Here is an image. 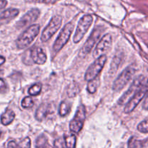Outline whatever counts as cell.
<instances>
[{
    "mask_svg": "<svg viewBox=\"0 0 148 148\" xmlns=\"http://www.w3.org/2000/svg\"><path fill=\"white\" fill-rule=\"evenodd\" d=\"M40 31V25L38 24L30 25L20 36L16 41V45L19 49H24L30 46L35 40Z\"/></svg>",
    "mask_w": 148,
    "mask_h": 148,
    "instance_id": "1",
    "label": "cell"
},
{
    "mask_svg": "<svg viewBox=\"0 0 148 148\" xmlns=\"http://www.w3.org/2000/svg\"><path fill=\"white\" fill-rule=\"evenodd\" d=\"M107 61L106 55L104 54L99 56L95 59V62L88 67L85 75V79L86 81H90L97 77L100 72L104 67L106 62Z\"/></svg>",
    "mask_w": 148,
    "mask_h": 148,
    "instance_id": "2",
    "label": "cell"
},
{
    "mask_svg": "<svg viewBox=\"0 0 148 148\" xmlns=\"http://www.w3.org/2000/svg\"><path fill=\"white\" fill-rule=\"evenodd\" d=\"M73 29L74 23H72V22L67 23L64 27V28L62 29V31L60 32L59 35L58 36L56 41L53 43V51L57 53V52H59L66 45V43H67L69 38H70L72 31H73Z\"/></svg>",
    "mask_w": 148,
    "mask_h": 148,
    "instance_id": "3",
    "label": "cell"
},
{
    "mask_svg": "<svg viewBox=\"0 0 148 148\" xmlns=\"http://www.w3.org/2000/svg\"><path fill=\"white\" fill-rule=\"evenodd\" d=\"M92 20H93V18H92L90 14L84 15L79 20L77 25V27L76 31H75V34L73 38V41L75 43H79L83 38V37L86 34L87 32L88 31L90 27L92 25Z\"/></svg>",
    "mask_w": 148,
    "mask_h": 148,
    "instance_id": "4",
    "label": "cell"
},
{
    "mask_svg": "<svg viewBox=\"0 0 148 148\" xmlns=\"http://www.w3.org/2000/svg\"><path fill=\"white\" fill-rule=\"evenodd\" d=\"M103 30L104 29L102 27H95L94 28V30L91 33V35L90 36V37L88 38L87 41L85 42V44L83 45L82 49L79 51V56L80 57H85L86 55H88L90 53V51L92 50V49L95 46L96 42L100 38L101 33H103Z\"/></svg>",
    "mask_w": 148,
    "mask_h": 148,
    "instance_id": "5",
    "label": "cell"
},
{
    "mask_svg": "<svg viewBox=\"0 0 148 148\" xmlns=\"http://www.w3.org/2000/svg\"><path fill=\"white\" fill-rule=\"evenodd\" d=\"M62 23V18L59 15H56L51 18L42 33L40 40L42 42H46L51 38L56 31L60 28Z\"/></svg>",
    "mask_w": 148,
    "mask_h": 148,
    "instance_id": "6",
    "label": "cell"
},
{
    "mask_svg": "<svg viewBox=\"0 0 148 148\" xmlns=\"http://www.w3.org/2000/svg\"><path fill=\"white\" fill-rule=\"evenodd\" d=\"M136 69L132 66H128L124 69L116 79L115 82L113 84V90L116 92L121 90L131 80L132 77L134 75Z\"/></svg>",
    "mask_w": 148,
    "mask_h": 148,
    "instance_id": "7",
    "label": "cell"
},
{
    "mask_svg": "<svg viewBox=\"0 0 148 148\" xmlns=\"http://www.w3.org/2000/svg\"><path fill=\"white\" fill-rule=\"evenodd\" d=\"M147 84V78L144 77L143 75H140V76L137 77L135 78L133 83L132 84L131 87L128 89V90L121 96L119 101V105H124V104L127 103L129 101V100L134 95V94L141 88L143 85H146Z\"/></svg>",
    "mask_w": 148,
    "mask_h": 148,
    "instance_id": "8",
    "label": "cell"
},
{
    "mask_svg": "<svg viewBox=\"0 0 148 148\" xmlns=\"http://www.w3.org/2000/svg\"><path fill=\"white\" fill-rule=\"evenodd\" d=\"M147 92V85H143L134 94L132 97L129 100L128 102L127 103L125 108H124V113L126 114H130L132 111H134V108L137 107V106L141 102L142 100L146 96Z\"/></svg>",
    "mask_w": 148,
    "mask_h": 148,
    "instance_id": "9",
    "label": "cell"
},
{
    "mask_svg": "<svg viewBox=\"0 0 148 148\" xmlns=\"http://www.w3.org/2000/svg\"><path fill=\"white\" fill-rule=\"evenodd\" d=\"M85 119V108L83 105L78 107L77 112L69 123V129L72 133H79L84 126Z\"/></svg>",
    "mask_w": 148,
    "mask_h": 148,
    "instance_id": "10",
    "label": "cell"
},
{
    "mask_svg": "<svg viewBox=\"0 0 148 148\" xmlns=\"http://www.w3.org/2000/svg\"><path fill=\"white\" fill-rule=\"evenodd\" d=\"M111 44L112 37L110 34H106L97 44L93 52V57L97 59L99 56L105 54L106 52L108 51L111 47Z\"/></svg>",
    "mask_w": 148,
    "mask_h": 148,
    "instance_id": "11",
    "label": "cell"
},
{
    "mask_svg": "<svg viewBox=\"0 0 148 148\" xmlns=\"http://www.w3.org/2000/svg\"><path fill=\"white\" fill-rule=\"evenodd\" d=\"M40 15V11L38 9H33L27 12L18 22H17L16 27L17 28H23L30 25V23H33L38 18Z\"/></svg>",
    "mask_w": 148,
    "mask_h": 148,
    "instance_id": "12",
    "label": "cell"
},
{
    "mask_svg": "<svg viewBox=\"0 0 148 148\" xmlns=\"http://www.w3.org/2000/svg\"><path fill=\"white\" fill-rule=\"evenodd\" d=\"M53 109L51 104L43 103L39 106L38 108L36 110L35 117H36V120L39 121H42L44 119L46 118L48 115L53 113Z\"/></svg>",
    "mask_w": 148,
    "mask_h": 148,
    "instance_id": "13",
    "label": "cell"
},
{
    "mask_svg": "<svg viewBox=\"0 0 148 148\" xmlns=\"http://www.w3.org/2000/svg\"><path fill=\"white\" fill-rule=\"evenodd\" d=\"M31 59L35 64H43L47 60V56L44 51L40 47H35L32 49Z\"/></svg>",
    "mask_w": 148,
    "mask_h": 148,
    "instance_id": "14",
    "label": "cell"
},
{
    "mask_svg": "<svg viewBox=\"0 0 148 148\" xmlns=\"http://www.w3.org/2000/svg\"><path fill=\"white\" fill-rule=\"evenodd\" d=\"M19 14V10L17 9H8L0 13V20L1 21H10Z\"/></svg>",
    "mask_w": 148,
    "mask_h": 148,
    "instance_id": "15",
    "label": "cell"
},
{
    "mask_svg": "<svg viewBox=\"0 0 148 148\" xmlns=\"http://www.w3.org/2000/svg\"><path fill=\"white\" fill-rule=\"evenodd\" d=\"M15 118V114L11 109L7 108L1 116V122L3 125L7 126L11 124Z\"/></svg>",
    "mask_w": 148,
    "mask_h": 148,
    "instance_id": "16",
    "label": "cell"
},
{
    "mask_svg": "<svg viewBox=\"0 0 148 148\" xmlns=\"http://www.w3.org/2000/svg\"><path fill=\"white\" fill-rule=\"evenodd\" d=\"M8 148H30L31 141L29 137H25L20 143L17 144L14 141H10L7 145Z\"/></svg>",
    "mask_w": 148,
    "mask_h": 148,
    "instance_id": "17",
    "label": "cell"
},
{
    "mask_svg": "<svg viewBox=\"0 0 148 148\" xmlns=\"http://www.w3.org/2000/svg\"><path fill=\"white\" fill-rule=\"evenodd\" d=\"M64 143L66 148H75L77 137L73 134H68L64 136Z\"/></svg>",
    "mask_w": 148,
    "mask_h": 148,
    "instance_id": "18",
    "label": "cell"
},
{
    "mask_svg": "<svg viewBox=\"0 0 148 148\" xmlns=\"http://www.w3.org/2000/svg\"><path fill=\"white\" fill-rule=\"evenodd\" d=\"M100 85V79L98 78H95L92 80L89 81L87 86V90L90 94H93L96 92L98 86Z\"/></svg>",
    "mask_w": 148,
    "mask_h": 148,
    "instance_id": "19",
    "label": "cell"
},
{
    "mask_svg": "<svg viewBox=\"0 0 148 148\" xmlns=\"http://www.w3.org/2000/svg\"><path fill=\"white\" fill-rule=\"evenodd\" d=\"M71 109V104L66 101H64L61 103L59 106V114L61 116H65L69 113Z\"/></svg>",
    "mask_w": 148,
    "mask_h": 148,
    "instance_id": "20",
    "label": "cell"
},
{
    "mask_svg": "<svg viewBox=\"0 0 148 148\" xmlns=\"http://www.w3.org/2000/svg\"><path fill=\"white\" fill-rule=\"evenodd\" d=\"M79 92V87L76 82H72L67 88V95L69 98L76 96Z\"/></svg>",
    "mask_w": 148,
    "mask_h": 148,
    "instance_id": "21",
    "label": "cell"
},
{
    "mask_svg": "<svg viewBox=\"0 0 148 148\" xmlns=\"http://www.w3.org/2000/svg\"><path fill=\"white\" fill-rule=\"evenodd\" d=\"M42 89V85L40 83H36L32 85L28 90V93L32 96H36L40 94Z\"/></svg>",
    "mask_w": 148,
    "mask_h": 148,
    "instance_id": "22",
    "label": "cell"
},
{
    "mask_svg": "<svg viewBox=\"0 0 148 148\" xmlns=\"http://www.w3.org/2000/svg\"><path fill=\"white\" fill-rule=\"evenodd\" d=\"M21 106L24 108H29L33 106V101L31 97L27 96L23 99L21 102Z\"/></svg>",
    "mask_w": 148,
    "mask_h": 148,
    "instance_id": "23",
    "label": "cell"
},
{
    "mask_svg": "<svg viewBox=\"0 0 148 148\" xmlns=\"http://www.w3.org/2000/svg\"><path fill=\"white\" fill-rule=\"evenodd\" d=\"M137 130L142 133H145V134H147L148 130H147V120H145V121H142L141 123H140L137 127Z\"/></svg>",
    "mask_w": 148,
    "mask_h": 148,
    "instance_id": "24",
    "label": "cell"
},
{
    "mask_svg": "<svg viewBox=\"0 0 148 148\" xmlns=\"http://www.w3.org/2000/svg\"><path fill=\"white\" fill-rule=\"evenodd\" d=\"M54 148H66L64 141L62 139H57L54 141Z\"/></svg>",
    "mask_w": 148,
    "mask_h": 148,
    "instance_id": "25",
    "label": "cell"
},
{
    "mask_svg": "<svg viewBox=\"0 0 148 148\" xmlns=\"http://www.w3.org/2000/svg\"><path fill=\"white\" fill-rule=\"evenodd\" d=\"M45 141H46V139H45L44 136L42 135L40 136V137H38L37 140V141H36V146H38L39 147H40L41 145L44 146L45 145H46V143H45Z\"/></svg>",
    "mask_w": 148,
    "mask_h": 148,
    "instance_id": "26",
    "label": "cell"
},
{
    "mask_svg": "<svg viewBox=\"0 0 148 148\" xmlns=\"http://www.w3.org/2000/svg\"><path fill=\"white\" fill-rule=\"evenodd\" d=\"M138 141L134 139V137H132L129 142V148H137Z\"/></svg>",
    "mask_w": 148,
    "mask_h": 148,
    "instance_id": "27",
    "label": "cell"
},
{
    "mask_svg": "<svg viewBox=\"0 0 148 148\" xmlns=\"http://www.w3.org/2000/svg\"><path fill=\"white\" fill-rule=\"evenodd\" d=\"M7 1L6 0H0V10L4 8L7 6Z\"/></svg>",
    "mask_w": 148,
    "mask_h": 148,
    "instance_id": "28",
    "label": "cell"
},
{
    "mask_svg": "<svg viewBox=\"0 0 148 148\" xmlns=\"http://www.w3.org/2000/svg\"><path fill=\"white\" fill-rule=\"evenodd\" d=\"M4 87H5V82L4 81V79L0 78V89H2Z\"/></svg>",
    "mask_w": 148,
    "mask_h": 148,
    "instance_id": "29",
    "label": "cell"
},
{
    "mask_svg": "<svg viewBox=\"0 0 148 148\" xmlns=\"http://www.w3.org/2000/svg\"><path fill=\"white\" fill-rule=\"evenodd\" d=\"M33 1L39 3H49L50 2L51 0H33Z\"/></svg>",
    "mask_w": 148,
    "mask_h": 148,
    "instance_id": "30",
    "label": "cell"
},
{
    "mask_svg": "<svg viewBox=\"0 0 148 148\" xmlns=\"http://www.w3.org/2000/svg\"><path fill=\"white\" fill-rule=\"evenodd\" d=\"M5 62V58L3 57V56H0V65L3 64Z\"/></svg>",
    "mask_w": 148,
    "mask_h": 148,
    "instance_id": "31",
    "label": "cell"
},
{
    "mask_svg": "<svg viewBox=\"0 0 148 148\" xmlns=\"http://www.w3.org/2000/svg\"><path fill=\"white\" fill-rule=\"evenodd\" d=\"M43 148H53V147H52L51 145H49V144L46 143V145H45L43 146Z\"/></svg>",
    "mask_w": 148,
    "mask_h": 148,
    "instance_id": "32",
    "label": "cell"
},
{
    "mask_svg": "<svg viewBox=\"0 0 148 148\" xmlns=\"http://www.w3.org/2000/svg\"><path fill=\"white\" fill-rule=\"evenodd\" d=\"M0 136H1V132H0Z\"/></svg>",
    "mask_w": 148,
    "mask_h": 148,
    "instance_id": "33",
    "label": "cell"
}]
</instances>
